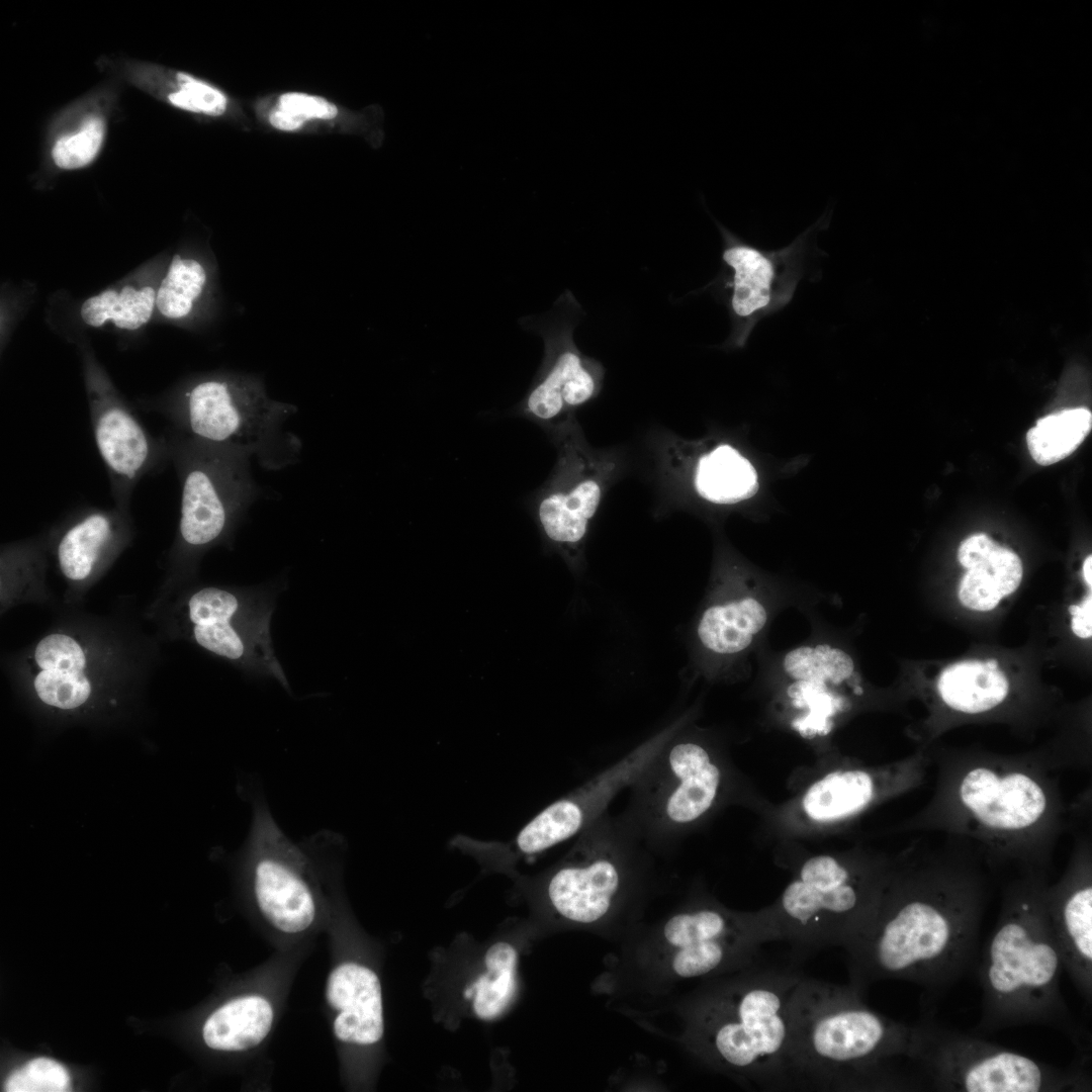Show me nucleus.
Masks as SVG:
<instances>
[{
  "mask_svg": "<svg viewBox=\"0 0 1092 1092\" xmlns=\"http://www.w3.org/2000/svg\"><path fill=\"white\" fill-rule=\"evenodd\" d=\"M176 80L179 88L168 96L174 106L210 116L224 113L228 97L219 89L183 72L177 73Z\"/></svg>",
  "mask_w": 1092,
  "mask_h": 1092,
  "instance_id": "nucleus-39",
  "label": "nucleus"
},
{
  "mask_svg": "<svg viewBox=\"0 0 1092 1092\" xmlns=\"http://www.w3.org/2000/svg\"><path fill=\"white\" fill-rule=\"evenodd\" d=\"M1092 427V414L1084 407L1064 410L1039 419L1026 434L1030 455L1040 465H1051L1071 455Z\"/></svg>",
  "mask_w": 1092,
  "mask_h": 1092,
  "instance_id": "nucleus-33",
  "label": "nucleus"
},
{
  "mask_svg": "<svg viewBox=\"0 0 1092 1092\" xmlns=\"http://www.w3.org/2000/svg\"><path fill=\"white\" fill-rule=\"evenodd\" d=\"M912 1030L869 1007L851 985L803 975L791 1002L786 1089L912 1088L914 1078L898 1067L911 1063Z\"/></svg>",
  "mask_w": 1092,
  "mask_h": 1092,
  "instance_id": "nucleus-3",
  "label": "nucleus"
},
{
  "mask_svg": "<svg viewBox=\"0 0 1092 1092\" xmlns=\"http://www.w3.org/2000/svg\"><path fill=\"white\" fill-rule=\"evenodd\" d=\"M272 1021L273 1009L265 998L256 995L240 997L208 1017L203 1026V1039L214 1050H248L267 1036Z\"/></svg>",
  "mask_w": 1092,
  "mask_h": 1092,
  "instance_id": "nucleus-28",
  "label": "nucleus"
},
{
  "mask_svg": "<svg viewBox=\"0 0 1092 1092\" xmlns=\"http://www.w3.org/2000/svg\"><path fill=\"white\" fill-rule=\"evenodd\" d=\"M723 259L734 271L731 298L734 312L739 316H748L766 306L770 300L774 277L770 261L747 246L726 249Z\"/></svg>",
  "mask_w": 1092,
  "mask_h": 1092,
  "instance_id": "nucleus-34",
  "label": "nucleus"
},
{
  "mask_svg": "<svg viewBox=\"0 0 1092 1092\" xmlns=\"http://www.w3.org/2000/svg\"><path fill=\"white\" fill-rule=\"evenodd\" d=\"M1044 903L1064 971L1087 1005L1092 1001V841L1075 836L1067 867L1048 883Z\"/></svg>",
  "mask_w": 1092,
  "mask_h": 1092,
  "instance_id": "nucleus-17",
  "label": "nucleus"
},
{
  "mask_svg": "<svg viewBox=\"0 0 1092 1092\" xmlns=\"http://www.w3.org/2000/svg\"><path fill=\"white\" fill-rule=\"evenodd\" d=\"M86 381L93 437L110 494L116 507L128 509L139 482L170 464L168 441L147 430L92 359L87 360Z\"/></svg>",
  "mask_w": 1092,
  "mask_h": 1092,
  "instance_id": "nucleus-16",
  "label": "nucleus"
},
{
  "mask_svg": "<svg viewBox=\"0 0 1092 1092\" xmlns=\"http://www.w3.org/2000/svg\"><path fill=\"white\" fill-rule=\"evenodd\" d=\"M649 849L622 814L604 813L575 837L546 877L543 895L559 917L595 925L610 917L632 889Z\"/></svg>",
  "mask_w": 1092,
  "mask_h": 1092,
  "instance_id": "nucleus-10",
  "label": "nucleus"
},
{
  "mask_svg": "<svg viewBox=\"0 0 1092 1092\" xmlns=\"http://www.w3.org/2000/svg\"><path fill=\"white\" fill-rule=\"evenodd\" d=\"M105 135V122L100 116L86 118L81 126L58 139L52 156L57 167L74 170L86 167L98 155Z\"/></svg>",
  "mask_w": 1092,
  "mask_h": 1092,
  "instance_id": "nucleus-37",
  "label": "nucleus"
},
{
  "mask_svg": "<svg viewBox=\"0 0 1092 1092\" xmlns=\"http://www.w3.org/2000/svg\"><path fill=\"white\" fill-rule=\"evenodd\" d=\"M206 281V270L199 261L173 256L156 291V308L166 318H185L202 295Z\"/></svg>",
  "mask_w": 1092,
  "mask_h": 1092,
  "instance_id": "nucleus-35",
  "label": "nucleus"
},
{
  "mask_svg": "<svg viewBox=\"0 0 1092 1092\" xmlns=\"http://www.w3.org/2000/svg\"><path fill=\"white\" fill-rule=\"evenodd\" d=\"M681 727L629 788L621 813L649 849L669 848L731 804L745 802L742 779L704 730Z\"/></svg>",
  "mask_w": 1092,
  "mask_h": 1092,
  "instance_id": "nucleus-7",
  "label": "nucleus"
},
{
  "mask_svg": "<svg viewBox=\"0 0 1092 1092\" xmlns=\"http://www.w3.org/2000/svg\"><path fill=\"white\" fill-rule=\"evenodd\" d=\"M802 976L794 967L753 965L709 991L693 1010L696 1051L761 1089L786 1088L791 1002Z\"/></svg>",
  "mask_w": 1092,
  "mask_h": 1092,
  "instance_id": "nucleus-5",
  "label": "nucleus"
},
{
  "mask_svg": "<svg viewBox=\"0 0 1092 1092\" xmlns=\"http://www.w3.org/2000/svg\"><path fill=\"white\" fill-rule=\"evenodd\" d=\"M180 483V544L199 551L223 538L257 499L259 487L246 449L202 441L173 430L166 435Z\"/></svg>",
  "mask_w": 1092,
  "mask_h": 1092,
  "instance_id": "nucleus-11",
  "label": "nucleus"
},
{
  "mask_svg": "<svg viewBox=\"0 0 1092 1092\" xmlns=\"http://www.w3.org/2000/svg\"><path fill=\"white\" fill-rule=\"evenodd\" d=\"M579 451L562 442L557 469L537 500V517L546 537L563 548L583 541L602 498V484L581 464Z\"/></svg>",
  "mask_w": 1092,
  "mask_h": 1092,
  "instance_id": "nucleus-21",
  "label": "nucleus"
},
{
  "mask_svg": "<svg viewBox=\"0 0 1092 1092\" xmlns=\"http://www.w3.org/2000/svg\"><path fill=\"white\" fill-rule=\"evenodd\" d=\"M783 678H818L864 693L855 663L844 649L816 643L796 647L781 659Z\"/></svg>",
  "mask_w": 1092,
  "mask_h": 1092,
  "instance_id": "nucleus-32",
  "label": "nucleus"
},
{
  "mask_svg": "<svg viewBox=\"0 0 1092 1092\" xmlns=\"http://www.w3.org/2000/svg\"><path fill=\"white\" fill-rule=\"evenodd\" d=\"M256 803L247 845L255 856L257 905L277 929L286 933L301 932L315 916L312 892L290 864L292 840L276 824L267 806Z\"/></svg>",
  "mask_w": 1092,
  "mask_h": 1092,
  "instance_id": "nucleus-18",
  "label": "nucleus"
},
{
  "mask_svg": "<svg viewBox=\"0 0 1092 1092\" xmlns=\"http://www.w3.org/2000/svg\"><path fill=\"white\" fill-rule=\"evenodd\" d=\"M772 590L735 567L715 574L692 635L696 664L704 676L728 674L753 649L777 608Z\"/></svg>",
  "mask_w": 1092,
  "mask_h": 1092,
  "instance_id": "nucleus-14",
  "label": "nucleus"
},
{
  "mask_svg": "<svg viewBox=\"0 0 1092 1092\" xmlns=\"http://www.w3.org/2000/svg\"><path fill=\"white\" fill-rule=\"evenodd\" d=\"M1048 875L1020 874L1003 891L1000 913L979 970L982 1013L977 1029L1043 1025L1083 1049L1061 992L1064 965L1044 903Z\"/></svg>",
  "mask_w": 1092,
  "mask_h": 1092,
  "instance_id": "nucleus-4",
  "label": "nucleus"
},
{
  "mask_svg": "<svg viewBox=\"0 0 1092 1092\" xmlns=\"http://www.w3.org/2000/svg\"><path fill=\"white\" fill-rule=\"evenodd\" d=\"M339 114V107L329 99L302 92H286L279 96L271 108L268 120L271 126L281 131H296L309 120L334 119Z\"/></svg>",
  "mask_w": 1092,
  "mask_h": 1092,
  "instance_id": "nucleus-36",
  "label": "nucleus"
},
{
  "mask_svg": "<svg viewBox=\"0 0 1092 1092\" xmlns=\"http://www.w3.org/2000/svg\"><path fill=\"white\" fill-rule=\"evenodd\" d=\"M526 322L531 326L525 328L543 337L546 351L542 370L522 403L523 411L535 420L551 422L593 398L598 382L575 348L572 327L564 317L556 314Z\"/></svg>",
  "mask_w": 1092,
  "mask_h": 1092,
  "instance_id": "nucleus-20",
  "label": "nucleus"
},
{
  "mask_svg": "<svg viewBox=\"0 0 1092 1092\" xmlns=\"http://www.w3.org/2000/svg\"><path fill=\"white\" fill-rule=\"evenodd\" d=\"M931 765L927 747L880 764L845 763L821 774L775 809L774 826L786 836H806L842 827L918 789Z\"/></svg>",
  "mask_w": 1092,
  "mask_h": 1092,
  "instance_id": "nucleus-13",
  "label": "nucleus"
},
{
  "mask_svg": "<svg viewBox=\"0 0 1092 1092\" xmlns=\"http://www.w3.org/2000/svg\"><path fill=\"white\" fill-rule=\"evenodd\" d=\"M984 862L968 841L893 853L876 908L847 952L849 985L901 980L941 994L966 975L988 899Z\"/></svg>",
  "mask_w": 1092,
  "mask_h": 1092,
  "instance_id": "nucleus-1",
  "label": "nucleus"
},
{
  "mask_svg": "<svg viewBox=\"0 0 1092 1092\" xmlns=\"http://www.w3.org/2000/svg\"><path fill=\"white\" fill-rule=\"evenodd\" d=\"M929 752L933 794L892 831L941 832L971 843L990 869L1049 875L1069 810L1058 778L1035 753Z\"/></svg>",
  "mask_w": 1092,
  "mask_h": 1092,
  "instance_id": "nucleus-2",
  "label": "nucleus"
},
{
  "mask_svg": "<svg viewBox=\"0 0 1092 1092\" xmlns=\"http://www.w3.org/2000/svg\"><path fill=\"white\" fill-rule=\"evenodd\" d=\"M958 561L964 569L957 589L958 600L972 612L995 610L1019 588L1023 578L1018 554L984 533L970 535L962 541Z\"/></svg>",
  "mask_w": 1092,
  "mask_h": 1092,
  "instance_id": "nucleus-22",
  "label": "nucleus"
},
{
  "mask_svg": "<svg viewBox=\"0 0 1092 1092\" xmlns=\"http://www.w3.org/2000/svg\"><path fill=\"white\" fill-rule=\"evenodd\" d=\"M912 1028L910 1061L935 1090H1091V1077L1081 1065L1059 1068L928 1018Z\"/></svg>",
  "mask_w": 1092,
  "mask_h": 1092,
  "instance_id": "nucleus-9",
  "label": "nucleus"
},
{
  "mask_svg": "<svg viewBox=\"0 0 1092 1092\" xmlns=\"http://www.w3.org/2000/svg\"><path fill=\"white\" fill-rule=\"evenodd\" d=\"M688 711L580 786L553 801L507 841L462 836L460 849L511 862L529 859L577 837L607 812L616 796L641 775L658 750L696 717Z\"/></svg>",
  "mask_w": 1092,
  "mask_h": 1092,
  "instance_id": "nucleus-12",
  "label": "nucleus"
},
{
  "mask_svg": "<svg viewBox=\"0 0 1092 1092\" xmlns=\"http://www.w3.org/2000/svg\"><path fill=\"white\" fill-rule=\"evenodd\" d=\"M128 509H86L61 534L56 555L62 573L72 581H82L120 545L126 535Z\"/></svg>",
  "mask_w": 1092,
  "mask_h": 1092,
  "instance_id": "nucleus-25",
  "label": "nucleus"
},
{
  "mask_svg": "<svg viewBox=\"0 0 1092 1092\" xmlns=\"http://www.w3.org/2000/svg\"><path fill=\"white\" fill-rule=\"evenodd\" d=\"M486 972L464 991V997L472 998L475 1015L482 1020H493L510 1006L517 993L518 952L504 941L492 944L484 957Z\"/></svg>",
  "mask_w": 1092,
  "mask_h": 1092,
  "instance_id": "nucleus-31",
  "label": "nucleus"
},
{
  "mask_svg": "<svg viewBox=\"0 0 1092 1092\" xmlns=\"http://www.w3.org/2000/svg\"><path fill=\"white\" fill-rule=\"evenodd\" d=\"M148 408L162 415L175 432L246 449L266 469L292 465L301 452L299 439L285 430L294 408L271 399L247 378L200 377Z\"/></svg>",
  "mask_w": 1092,
  "mask_h": 1092,
  "instance_id": "nucleus-8",
  "label": "nucleus"
},
{
  "mask_svg": "<svg viewBox=\"0 0 1092 1092\" xmlns=\"http://www.w3.org/2000/svg\"><path fill=\"white\" fill-rule=\"evenodd\" d=\"M328 1003L339 1014L334 1021L338 1039L373 1044L384 1031L381 986L377 975L357 963H344L332 971L327 983Z\"/></svg>",
  "mask_w": 1092,
  "mask_h": 1092,
  "instance_id": "nucleus-24",
  "label": "nucleus"
},
{
  "mask_svg": "<svg viewBox=\"0 0 1092 1092\" xmlns=\"http://www.w3.org/2000/svg\"><path fill=\"white\" fill-rule=\"evenodd\" d=\"M695 485L707 500L729 505L755 493L757 475L751 463L736 449L720 445L700 458Z\"/></svg>",
  "mask_w": 1092,
  "mask_h": 1092,
  "instance_id": "nucleus-29",
  "label": "nucleus"
},
{
  "mask_svg": "<svg viewBox=\"0 0 1092 1092\" xmlns=\"http://www.w3.org/2000/svg\"><path fill=\"white\" fill-rule=\"evenodd\" d=\"M928 736L950 724L1028 715L1013 684L995 658H965L943 667L933 686Z\"/></svg>",
  "mask_w": 1092,
  "mask_h": 1092,
  "instance_id": "nucleus-19",
  "label": "nucleus"
},
{
  "mask_svg": "<svg viewBox=\"0 0 1092 1092\" xmlns=\"http://www.w3.org/2000/svg\"><path fill=\"white\" fill-rule=\"evenodd\" d=\"M156 291L151 282L142 280L105 289L82 303V321L94 328L110 322L121 330H138L148 324L153 315Z\"/></svg>",
  "mask_w": 1092,
  "mask_h": 1092,
  "instance_id": "nucleus-30",
  "label": "nucleus"
},
{
  "mask_svg": "<svg viewBox=\"0 0 1092 1092\" xmlns=\"http://www.w3.org/2000/svg\"><path fill=\"white\" fill-rule=\"evenodd\" d=\"M240 607L238 598L225 589L205 587L193 594L188 612L195 641L216 655L242 659L249 645L233 623Z\"/></svg>",
  "mask_w": 1092,
  "mask_h": 1092,
  "instance_id": "nucleus-27",
  "label": "nucleus"
},
{
  "mask_svg": "<svg viewBox=\"0 0 1092 1092\" xmlns=\"http://www.w3.org/2000/svg\"><path fill=\"white\" fill-rule=\"evenodd\" d=\"M8 1092H64L70 1090V1076L60 1063L36 1058L10 1074L5 1082Z\"/></svg>",
  "mask_w": 1092,
  "mask_h": 1092,
  "instance_id": "nucleus-38",
  "label": "nucleus"
},
{
  "mask_svg": "<svg viewBox=\"0 0 1092 1092\" xmlns=\"http://www.w3.org/2000/svg\"><path fill=\"white\" fill-rule=\"evenodd\" d=\"M1070 626L1073 634L1080 639L1092 637V594L1091 590L1069 609Z\"/></svg>",
  "mask_w": 1092,
  "mask_h": 1092,
  "instance_id": "nucleus-40",
  "label": "nucleus"
},
{
  "mask_svg": "<svg viewBox=\"0 0 1092 1092\" xmlns=\"http://www.w3.org/2000/svg\"><path fill=\"white\" fill-rule=\"evenodd\" d=\"M892 859L862 846L805 857L777 900L757 910L770 940L787 942L797 958L845 947L873 914Z\"/></svg>",
  "mask_w": 1092,
  "mask_h": 1092,
  "instance_id": "nucleus-6",
  "label": "nucleus"
},
{
  "mask_svg": "<svg viewBox=\"0 0 1092 1092\" xmlns=\"http://www.w3.org/2000/svg\"><path fill=\"white\" fill-rule=\"evenodd\" d=\"M772 704L789 729L815 744L826 741L864 693L818 678H783Z\"/></svg>",
  "mask_w": 1092,
  "mask_h": 1092,
  "instance_id": "nucleus-23",
  "label": "nucleus"
},
{
  "mask_svg": "<svg viewBox=\"0 0 1092 1092\" xmlns=\"http://www.w3.org/2000/svg\"><path fill=\"white\" fill-rule=\"evenodd\" d=\"M1091 569H1092V556L1088 555L1085 558L1084 562H1083L1082 575H1083V578H1084V581H1085L1086 585L1089 586V589H1091V586H1092V578H1091L1092 577V571H1091Z\"/></svg>",
  "mask_w": 1092,
  "mask_h": 1092,
  "instance_id": "nucleus-41",
  "label": "nucleus"
},
{
  "mask_svg": "<svg viewBox=\"0 0 1092 1092\" xmlns=\"http://www.w3.org/2000/svg\"><path fill=\"white\" fill-rule=\"evenodd\" d=\"M34 659L39 671L33 686L44 704L73 710L88 700L91 684L84 671L86 657L75 639L62 633L50 634L37 643Z\"/></svg>",
  "mask_w": 1092,
  "mask_h": 1092,
  "instance_id": "nucleus-26",
  "label": "nucleus"
},
{
  "mask_svg": "<svg viewBox=\"0 0 1092 1092\" xmlns=\"http://www.w3.org/2000/svg\"><path fill=\"white\" fill-rule=\"evenodd\" d=\"M662 937L670 969L681 979L751 967L761 945L771 942L757 911H732L710 900L669 916Z\"/></svg>",
  "mask_w": 1092,
  "mask_h": 1092,
  "instance_id": "nucleus-15",
  "label": "nucleus"
}]
</instances>
